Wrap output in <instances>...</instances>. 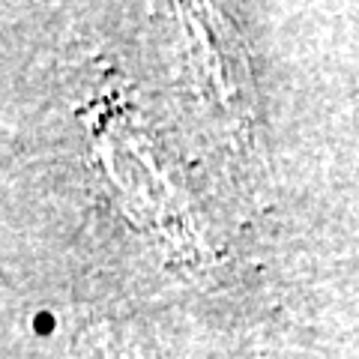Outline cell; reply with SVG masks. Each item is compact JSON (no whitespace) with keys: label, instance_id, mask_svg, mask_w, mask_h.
I'll return each mask as SVG.
<instances>
[{"label":"cell","instance_id":"1","mask_svg":"<svg viewBox=\"0 0 359 359\" xmlns=\"http://www.w3.org/2000/svg\"><path fill=\"white\" fill-rule=\"evenodd\" d=\"M33 330L36 332H51L54 330V318L51 314H39V318H33Z\"/></svg>","mask_w":359,"mask_h":359}]
</instances>
